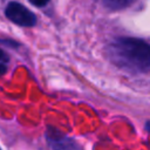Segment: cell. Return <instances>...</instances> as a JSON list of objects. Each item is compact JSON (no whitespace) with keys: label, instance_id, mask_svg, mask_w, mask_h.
I'll use <instances>...</instances> for the list:
<instances>
[{"label":"cell","instance_id":"6da1fadb","mask_svg":"<svg viewBox=\"0 0 150 150\" xmlns=\"http://www.w3.org/2000/svg\"><path fill=\"white\" fill-rule=\"evenodd\" d=\"M108 56L117 67L131 73L150 71V45L131 38H120L108 46Z\"/></svg>","mask_w":150,"mask_h":150},{"label":"cell","instance_id":"7a4b0ae2","mask_svg":"<svg viewBox=\"0 0 150 150\" xmlns=\"http://www.w3.org/2000/svg\"><path fill=\"white\" fill-rule=\"evenodd\" d=\"M6 16L16 25L30 27L34 26L36 22V16L25 6L20 5L19 2H9L6 7Z\"/></svg>","mask_w":150,"mask_h":150},{"label":"cell","instance_id":"3957f363","mask_svg":"<svg viewBox=\"0 0 150 150\" xmlns=\"http://www.w3.org/2000/svg\"><path fill=\"white\" fill-rule=\"evenodd\" d=\"M48 141L53 150H81L75 141L64 135L55 134L53 130L48 135Z\"/></svg>","mask_w":150,"mask_h":150},{"label":"cell","instance_id":"277c9868","mask_svg":"<svg viewBox=\"0 0 150 150\" xmlns=\"http://www.w3.org/2000/svg\"><path fill=\"white\" fill-rule=\"evenodd\" d=\"M102 1L110 9H121L134 2V0H102Z\"/></svg>","mask_w":150,"mask_h":150},{"label":"cell","instance_id":"5b68a950","mask_svg":"<svg viewBox=\"0 0 150 150\" xmlns=\"http://www.w3.org/2000/svg\"><path fill=\"white\" fill-rule=\"evenodd\" d=\"M30 4H33L34 6H38V7H41V6H45L49 0H28Z\"/></svg>","mask_w":150,"mask_h":150},{"label":"cell","instance_id":"8992f818","mask_svg":"<svg viewBox=\"0 0 150 150\" xmlns=\"http://www.w3.org/2000/svg\"><path fill=\"white\" fill-rule=\"evenodd\" d=\"M7 60H8V56H7V54H6L5 52L0 50V61H7Z\"/></svg>","mask_w":150,"mask_h":150},{"label":"cell","instance_id":"52a82bcc","mask_svg":"<svg viewBox=\"0 0 150 150\" xmlns=\"http://www.w3.org/2000/svg\"><path fill=\"white\" fill-rule=\"evenodd\" d=\"M4 71H6V67L4 64H0V74H2Z\"/></svg>","mask_w":150,"mask_h":150},{"label":"cell","instance_id":"ba28073f","mask_svg":"<svg viewBox=\"0 0 150 150\" xmlns=\"http://www.w3.org/2000/svg\"><path fill=\"white\" fill-rule=\"evenodd\" d=\"M145 129L150 131V121H148V122H146V124H145Z\"/></svg>","mask_w":150,"mask_h":150},{"label":"cell","instance_id":"9c48e42d","mask_svg":"<svg viewBox=\"0 0 150 150\" xmlns=\"http://www.w3.org/2000/svg\"><path fill=\"white\" fill-rule=\"evenodd\" d=\"M0 150H1V149H0Z\"/></svg>","mask_w":150,"mask_h":150}]
</instances>
